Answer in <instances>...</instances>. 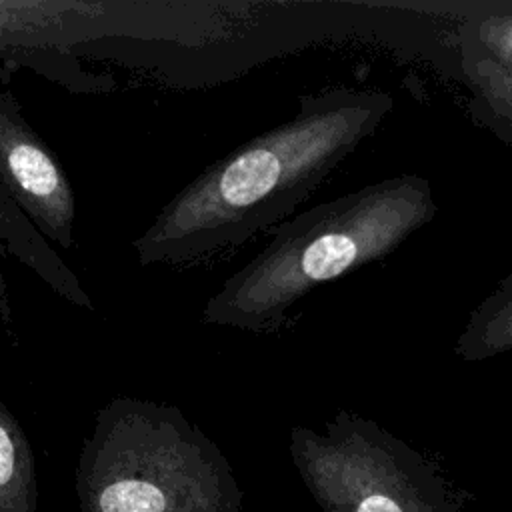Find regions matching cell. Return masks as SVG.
<instances>
[{"label":"cell","instance_id":"1","mask_svg":"<svg viewBox=\"0 0 512 512\" xmlns=\"http://www.w3.org/2000/svg\"><path fill=\"white\" fill-rule=\"evenodd\" d=\"M388 92L304 94L298 112L202 170L132 240L140 266L196 264L288 216L392 112Z\"/></svg>","mask_w":512,"mask_h":512},{"label":"cell","instance_id":"2","mask_svg":"<svg viewBox=\"0 0 512 512\" xmlns=\"http://www.w3.org/2000/svg\"><path fill=\"white\" fill-rule=\"evenodd\" d=\"M438 212L428 178L400 174L312 206L264 234L270 242L228 276L200 322L276 332L314 288L382 260Z\"/></svg>","mask_w":512,"mask_h":512},{"label":"cell","instance_id":"3","mask_svg":"<svg viewBox=\"0 0 512 512\" xmlns=\"http://www.w3.org/2000/svg\"><path fill=\"white\" fill-rule=\"evenodd\" d=\"M268 0H0V58L30 66L74 92H106L74 54L96 44H154L208 68L256 46Z\"/></svg>","mask_w":512,"mask_h":512},{"label":"cell","instance_id":"4","mask_svg":"<svg viewBox=\"0 0 512 512\" xmlns=\"http://www.w3.org/2000/svg\"><path fill=\"white\" fill-rule=\"evenodd\" d=\"M80 512H242L218 444L168 402L114 396L94 416L78 466Z\"/></svg>","mask_w":512,"mask_h":512},{"label":"cell","instance_id":"5","mask_svg":"<svg viewBox=\"0 0 512 512\" xmlns=\"http://www.w3.org/2000/svg\"><path fill=\"white\" fill-rule=\"evenodd\" d=\"M290 458L322 512H462L468 494L374 420L338 410L322 430L292 426Z\"/></svg>","mask_w":512,"mask_h":512},{"label":"cell","instance_id":"6","mask_svg":"<svg viewBox=\"0 0 512 512\" xmlns=\"http://www.w3.org/2000/svg\"><path fill=\"white\" fill-rule=\"evenodd\" d=\"M0 182L46 240L62 250L74 246V188L58 156L24 118L18 100L2 90Z\"/></svg>","mask_w":512,"mask_h":512},{"label":"cell","instance_id":"7","mask_svg":"<svg viewBox=\"0 0 512 512\" xmlns=\"http://www.w3.org/2000/svg\"><path fill=\"white\" fill-rule=\"evenodd\" d=\"M458 50L470 118L512 148V2L466 18Z\"/></svg>","mask_w":512,"mask_h":512},{"label":"cell","instance_id":"8","mask_svg":"<svg viewBox=\"0 0 512 512\" xmlns=\"http://www.w3.org/2000/svg\"><path fill=\"white\" fill-rule=\"evenodd\" d=\"M2 252H8L12 258L30 268L52 292H56L68 304L94 312L96 306L80 284L78 276L18 208V204L10 198L8 190L0 182V256ZM12 322L14 316L8 284L0 268V328H10Z\"/></svg>","mask_w":512,"mask_h":512},{"label":"cell","instance_id":"9","mask_svg":"<svg viewBox=\"0 0 512 512\" xmlns=\"http://www.w3.org/2000/svg\"><path fill=\"white\" fill-rule=\"evenodd\" d=\"M512 352V270L476 304L456 338L454 354L482 362Z\"/></svg>","mask_w":512,"mask_h":512},{"label":"cell","instance_id":"10","mask_svg":"<svg viewBox=\"0 0 512 512\" xmlns=\"http://www.w3.org/2000/svg\"><path fill=\"white\" fill-rule=\"evenodd\" d=\"M0 512H38L36 460L30 440L0 398Z\"/></svg>","mask_w":512,"mask_h":512}]
</instances>
